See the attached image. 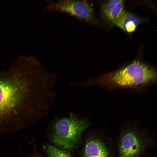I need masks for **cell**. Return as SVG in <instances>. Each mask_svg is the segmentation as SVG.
<instances>
[{"mask_svg":"<svg viewBox=\"0 0 157 157\" xmlns=\"http://www.w3.org/2000/svg\"><path fill=\"white\" fill-rule=\"evenodd\" d=\"M89 125L87 119L79 118L71 112L69 117L60 118L55 122L52 135L53 142L63 149H72Z\"/></svg>","mask_w":157,"mask_h":157,"instance_id":"cell-2","label":"cell"},{"mask_svg":"<svg viewBox=\"0 0 157 157\" xmlns=\"http://www.w3.org/2000/svg\"><path fill=\"white\" fill-rule=\"evenodd\" d=\"M14 79L0 80V119L11 113L25 94L24 81Z\"/></svg>","mask_w":157,"mask_h":157,"instance_id":"cell-3","label":"cell"},{"mask_svg":"<svg viewBox=\"0 0 157 157\" xmlns=\"http://www.w3.org/2000/svg\"><path fill=\"white\" fill-rule=\"evenodd\" d=\"M146 138L138 131L128 129L122 131L118 141L119 157H140L147 148Z\"/></svg>","mask_w":157,"mask_h":157,"instance_id":"cell-4","label":"cell"},{"mask_svg":"<svg viewBox=\"0 0 157 157\" xmlns=\"http://www.w3.org/2000/svg\"><path fill=\"white\" fill-rule=\"evenodd\" d=\"M44 149L49 157H73L69 152L53 145H46Z\"/></svg>","mask_w":157,"mask_h":157,"instance_id":"cell-9","label":"cell"},{"mask_svg":"<svg viewBox=\"0 0 157 157\" xmlns=\"http://www.w3.org/2000/svg\"><path fill=\"white\" fill-rule=\"evenodd\" d=\"M83 157H110V153L105 142L99 138L93 137L85 144Z\"/></svg>","mask_w":157,"mask_h":157,"instance_id":"cell-6","label":"cell"},{"mask_svg":"<svg viewBox=\"0 0 157 157\" xmlns=\"http://www.w3.org/2000/svg\"><path fill=\"white\" fill-rule=\"evenodd\" d=\"M47 9L66 12L87 22H95L92 7L87 1H60L52 3Z\"/></svg>","mask_w":157,"mask_h":157,"instance_id":"cell-5","label":"cell"},{"mask_svg":"<svg viewBox=\"0 0 157 157\" xmlns=\"http://www.w3.org/2000/svg\"><path fill=\"white\" fill-rule=\"evenodd\" d=\"M123 7V0H108L102 5L101 13L106 20L114 24L124 11Z\"/></svg>","mask_w":157,"mask_h":157,"instance_id":"cell-7","label":"cell"},{"mask_svg":"<svg viewBox=\"0 0 157 157\" xmlns=\"http://www.w3.org/2000/svg\"><path fill=\"white\" fill-rule=\"evenodd\" d=\"M30 157H43L38 153L35 152Z\"/></svg>","mask_w":157,"mask_h":157,"instance_id":"cell-10","label":"cell"},{"mask_svg":"<svg viewBox=\"0 0 157 157\" xmlns=\"http://www.w3.org/2000/svg\"><path fill=\"white\" fill-rule=\"evenodd\" d=\"M156 78V71L154 68L135 61L119 70L103 75L95 82L106 86L130 87L150 83Z\"/></svg>","mask_w":157,"mask_h":157,"instance_id":"cell-1","label":"cell"},{"mask_svg":"<svg viewBox=\"0 0 157 157\" xmlns=\"http://www.w3.org/2000/svg\"><path fill=\"white\" fill-rule=\"evenodd\" d=\"M140 21L133 14L124 10L114 24L125 31L131 33L135 30Z\"/></svg>","mask_w":157,"mask_h":157,"instance_id":"cell-8","label":"cell"}]
</instances>
